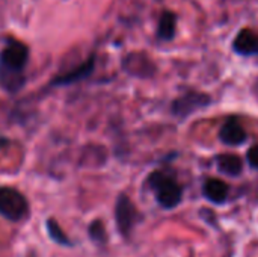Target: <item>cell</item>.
<instances>
[{"instance_id": "cell-1", "label": "cell", "mask_w": 258, "mask_h": 257, "mask_svg": "<svg viewBox=\"0 0 258 257\" xmlns=\"http://www.w3.org/2000/svg\"><path fill=\"white\" fill-rule=\"evenodd\" d=\"M29 48L18 41L9 42L0 53V85L8 92H17L24 85V68Z\"/></svg>"}, {"instance_id": "cell-2", "label": "cell", "mask_w": 258, "mask_h": 257, "mask_svg": "<svg viewBox=\"0 0 258 257\" xmlns=\"http://www.w3.org/2000/svg\"><path fill=\"white\" fill-rule=\"evenodd\" d=\"M148 186L153 189L157 203L163 209H174L183 200V189L177 183V180L165 173V171H154L148 177Z\"/></svg>"}, {"instance_id": "cell-3", "label": "cell", "mask_w": 258, "mask_h": 257, "mask_svg": "<svg viewBox=\"0 0 258 257\" xmlns=\"http://www.w3.org/2000/svg\"><path fill=\"white\" fill-rule=\"evenodd\" d=\"M0 215L11 223L26 220L29 215L27 198L14 188L0 186Z\"/></svg>"}, {"instance_id": "cell-4", "label": "cell", "mask_w": 258, "mask_h": 257, "mask_svg": "<svg viewBox=\"0 0 258 257\" xmlns=\"http://www.w3.org/2000/svg\"><path fill=\"white\" fill-rule=\"evenodd\" d=\"M210 103H212L210 95H207L204 92H198V91H189V92L183 94L181 97H178L177 100H174L171 111L175 117L183 120V118L190 117L197 111L207 108Z\"/></svg>"}, {"instance_id": "cell-5", "label": "cell", "mask_w": 258, "mask_h": 257, "mask_svg": "<svg viewBox=\"0 0 258 257\" xmlns=\"http://www.w3.org/2000/svg\"><path fill=\"white\" fill-rule=\"evenodd\" d=\"M115 220H116V226H118L119 233L124 238H128L132 235V230H133L136 221H138V211H136L133 201L125 194H121L116 198Z\"/></svg>"}, {"instance_id": "cell-6", "label": "cell", "mask_w": 258, "mask_h": 257, "mask_svg": "<svg viewBox=\"0 0 258 257\" xmlns=\"http://www.w3.org/2000/svg\"><path fill=\"white\" fill-rule=\"evenodd\" d=\"M124 70L136 77H151L156 73L154 62L144 53H132L124 59Z\"/></svg>"}, {"instance_id": "cell-7", "label": "cell", "mask_w": 258, "mask_h": 257, "mask_svg": "<svg viewBox=\"0 0 258 257\" xmlns=\"http://www.w3.org/2000/svg\"><path fill=\"white\" fill-rule=\"evenodd\" d=\"M233 50L242 56L258 55V33L252 29H242L233 41Z\"/></svg>"}, {"instance_id": "cell-8", "label": "cell", "mask_w": 258, "mask_h": 257, "mask_svg": "<svg viewBox=\"0 0 258 257\" xmlns=\"http://www.w3.org/2000/svg\"><path fill=\"white\" fill-rule=\"evenodd\" d=\"M219 139L225 144V145H230V147H237V145H242L246 142L248 139V135L245 132V129L242 127L240 123L234 121V120H230L227 121L221 132H219Z\"/></svg>"}, {"instance_id": "cell-9", "label": "cell", "mask_w": 258, "mask_h": 257, "mask_svg": "<svg viewBox=\"0 0 258 257\" xmlns=\"http://www.w3.org/2000/svg\"><path fill=\"white\" fill-rule=\"evenodd\" d=\"M94 65H95V59H94V56H91L88 61H85L83 64H80V65L76 67L74 70H71V71H68V73H65V74H62V76H57V77L51 82V85H54V86H62V85H70V83H76V82H79V80H83V79H86V77L92 73Z\"/></svg>"}, {"instance_id": "cell-10", "label": "cell", "mask_w": 258, "mask_h": 257, "mask_svg": "<svg viewBox=\"0 0 258 257\" xmlns=\"http://www.w3.org/2000/svg\"><path fill=\"white\" fill-rule=\"evenodd\" d=\"M203 194L210 203L222 204L228 198L230 188L225 182H222L219 179H209V180H206V183L203 186Z\"/></svg>"}, {"instance_id": "cell-11", "label": "cell", "mask_w": 258, "mask_h": 257, "mask_svg": "<svg viewBox=\"0 0 258 257\" xmlns=\"http://www.w3.org/2000/svg\"><path fill=\"white\" fill-rule=\"evenodd\" d=\"M216 165L218 170L227 176L236 177L240 176L243 171V162L239 156L236 155H221L216 158Z\"/></svg>"}, {"instance_id": "cell-12", "label": "cell", "mask_w": 258, "mask_h": 257, "mask_svg": "<svg viewBox=\"0 0 258 257\" xmlns=\"http://www.w3.org/2000/svg\"><path fill=\"white\" fill-rule=\"evenodd\" d=\"M177 29V15L171 11H165L159 20L157 36L163 41H171L175 36Z\"/></svg>"}, {"instance_id": "cell-13", "label": "cell", "mask_w": 258, "mask_h": 257, "mask_svg": "<svg viewBox=\"0 0 258 257\" xmlns=\"http://www.w3.org/2000/svg\"><path fill=\"white\" fill-rule=\"evenodd\" d=\"M47 232H48V236H50L56 244H59V245H71L68 236L65 235V232L62 230V227H60L53 218H50V220L47 221Z\"/></svg>"}, {"instance_id": "cell-14", "label": "cell", "mask_w": 258, "mask_h": 257, "mask_svg": "<svg viewBox=\"0 0 258 257\" xmlns=\"http://www.w3.org/2000/svg\"><path fill=\"white\" fill-rule=\"evenodd\" d=\"M89 236L95 244H104L106 242V239H107L106 229H104V224L100 220L92 221V224L89 226Z\"/></svg>"}, {"instance_id": "cell-15", "label": "cell", "mask_w": 258, "mask_h": 257, "mask_svg": "<svg viewBox=\"0 0 258 257\" xmlns=\"http://www.w3.org/2000/svg\"><path fill=\"white\" fill-rule=\"evenodd\" d=\"M248 164L252 167V168H258V145H252L249 150H248Z\"/></svg>"}, {"instance_id": "cell-16", "label": "cell", "mask_w": 258, "mask_h": 257, "mask_svg": "<svg viewBox=\"0 0 258 257\" xmlns=\"http://www.w3.org/2000/svg\"><path fill=\"white\" fill-rule=\"evenodd\" d=\"M254 92H255V97H257L258 100V79L257 82H255V85H254Z\"/></svg>"}]
</instances>
